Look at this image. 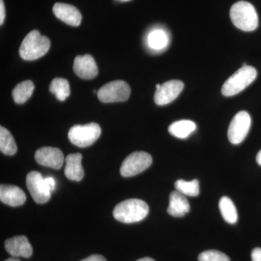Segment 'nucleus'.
<instances>
[{
	"instance_id": "obj_11",
	"label": "nucleus",
	"mask_w": 261,
	"mask_h": 261,
	"mask_svg": "<svg viewBox=\"0 0 261 261\" xmlns=\"http://www.w3.org/2000/svg\"><path fill=\"white\" fill-rule=\"evenodd\" d=\"M36 161L41 166L60 169L64 163V155L61 149L56 147H44L35 152Z\"/></svg>"
},
{
	"instance_id": "obj_9",
	"label": "nucleus",
	"mask_w": 261,
	"mask_h": 261,
	"mask_svg": "<svg viewBox=\"0 0 261 261\" xmlns=\"http://www.w3.org/2000/svg\"><path fill=\"white\" fill-rule=\"evenodd\" d=\"M27 186L37 203H46L50 200L51 190L40 173L37 171L29 173L27 176Z\"/></svg>"
},
{
	"instance_id": "obj_17",
	"label": "nucleus",
	"mask_w": 261,
	"mask_h": 261,
	"mask_svg": "<svg viewBox=\"0 0 261 261\" xmlns=\"http://www.w3.org/2000/svg\"><path fill=\"white\" fill-rule=\"evenodd\" d=\"M82 154H70L65 158V175L71 181H80L84 176L82 165Z\"/></svg>"
},
{
	"instance_id": "obj_22",
	"label": "nucleus",
	"mask_w": 261,
	"mask_h": 261,
	"mask_svg": "<svg viewBox=\"0 0 261 261\" xmlns=\"http://www.w3.org/2000/svg\"><path fill=\"white\" fill-rule=\"evenodd\" d=\"M49 92L56 96L60 101H65L70 94L69 83L68 80L62 78H56L51 81L49 87Z\"/></svg>"
},
{
	"instance_id": "obj_4",
	"label": "nucleus",
	"mask_w": 261,
	"mask_h": 261,
	"mask_svg": "<svg viewBox=\"0 0 261 261\" xmlns=\"http://www.w3.org/2000/svg\"><path fill=\"white\" fill-rule=\"evenodd\" d=\"M257 70L252 66H243L230 76L223 85L221 93L225 97L236 95L255 81Z\"/></svg>"
},
{
	"instance_id": "obj_5",
	"label": "nucleus",
	"mask_w": 261,
	"mask_h": 261,
	"mask_svg": "<svg viewBox=\"0 0 261 261\" xmlns=\"http://www.w3.org/2000/svg\"><path fill=\"white\" fill-rule=\"evenodd\" d=\"M101 135V128L97 123L75 125L68 132V139L72 144L80 147L93 145Z\"/></svg>"
},
{
	"instance_id": "obj_25",
	"label": "nucleus",
	"mask_w": 261,
	"mask_h": 261,
	"mask_svg": "<svg viewBox=\"0 0 261 261\" xmlns=\"http://www.w3.org/2000/svg\"><path fill=\"white\" fill-rule=\"evenodd\" d=\"M198 261H230V259L223 252L210 250L200 253L198 256Z\"/></svg>"
},
{
	"instance_id": "obj_10",
	"label": "nucleus",
	"mask_w": 261,
	"mask_h": 261,
	"mask_svg": "<svg viewBox=\"0 0 261 261\" xmlns=\"http://www.w3.org/2000/svg\"><path fill=\"white\" fill-rule=\"evenodd\" d=\"M185 84L181 81L170 80L165 82L160 89H156L154 95V102L158 106H166L173 102L183 90Z\"/></svg>"
},
{
	"instance_id": "obj_6",
	"label": "nucleus",
	"mask_w": 261,
	"mask_h": 261,
	"mask_svg": "<svg viewBox=\"0 0 261 261\" xmlns=\"http://www.w3.org/2000/svg\"><path fill=\"white\" fill-rule=\"evenodd\" d=\"M130 94L129 85L124 81L116 80L101 87L97 92V97L102 102H120L128 100Z\"/></svg>"
},
{
	"instance_id": "obj_28",
	"label": "nucleus",
	"mask_w": 261,
	"mask_h": 261,
	"mask_svg": "<svg viewBox=\"0 0 261 261\" xmlns=\"http://www.w3.org/2000/svg\"><path fill=\"white\" fill-rule=\"evenodd\" d=\"M44 180H45L46 184H47V187H49L51 192L54 191L56 186V182L54 178L49 176V177L44 178Z\"/></svg>"
},
{
	"instance_id": "obj_33",
	"label": "nucleus",
	"mask_w": 261,
	"mask_h": 261,
	"mask_svg": "<svg viewBox=\"0 0 261 261\" xmlns=\"http://www.w3.org/2000/svg\"><path fill=\"white\" fill-rule=\"evenodd\" d=\"M161 84H156V89H160V87H161Z\"/></svg>"
},
{
	"instance_id": "obj_13",
	"label": "nucleus",
	"mask_w": 261,
	"mask_h": 261,
	"mask_svg": "<svg viewBox=\"0 0 261 261\" xmlns=\"http://www.w3.org/2000/svg\"><path fill=\"white\" fill-rule=\"evenodd\" d=\"M5 250L13 257L29 258L33 254V247L25 236L8 239L5 243Z\"/></svg>"
},
{
	"instance_id": "obj_26",
	"label": "nucleus",
	"mask_w": 261,
	"mask_h": 261,
	"mask_svg": "<svg viewBox=\"0 0 261 261\" xmlns=\"http://www.w3.org/2000/svg\"><path fill=\"white\" fill-rule=\"evenodd\" d=\"M251 257L252 261H261V248L257 247L252 251Z\"/></svg>"
},
{
	"instance_id": "obj_30",
	"label": "nucleus",
	"mask_w": 261,
	"mask_h": 261,
	"mask_svg": "<svg viewBox=\"0 0 261 261\" xmlns=\"http://www.w3.org/2000/svg\"><path fill=\"white\" fill-rule=\"evenodd\" d=\"M256 161L258 165H260L261 166V149L259 151L258 153L257 154Z\"/></svg>"
},
{
	"instance_id": "obj_31",
	"label": "nucleus",
	"mask_w": 261,
	"mask_h": 261,
	"mask_svg": "<svg viewBox=\"0 0 261 261\" xmlns=\"http://www.w3.org/2000/svg\"><path fill=\"white\" fill-rule=\"evenodd\" d=\"M137 261H154L153 259L151 258V257H143V258H141L140 260Z\"/></svg>"
},
{
	"instance_id": "obj_34",
	"label": "nucleus",
	"mask_w": 261,
	"mask_h": 261,
	"mask_svg": "<svg viewBox=\"0 0 261 261\" xmlns=\"http://www.w3.org/2000/svg\"><path fill=\"white\" fill-rule=\"evenodd\" d=\"M125 1H128V0H125Z\"/></svg>"
},
{
	"instance_id": "obj_1",
	"label": "nucleus",
	"mask_w": 261,
	"mask_h": 261,
	"mask_svg": "<svg viewBox=\"0 0 261 261\" xmlns=\"http://www.w3.org/2000/svg\"><path fill=\"white\" fill-rule=\"evenodd\" d=\"M149 214V206L140 199H128L120 202L113 210V217L125 224L140 222Z\"/></svg>"
},
{
	"instance_id": "obj_19",
	"label": "nucleus",
	"mask_w": 261,
	"mask_h": 261,
	"mask_svg": "<svg viewBox=\"0 0 261 261\" xmlns=\"http://www.w3.org/2000/svg\"><path fill=\"white\" fill-rule=\"evenodd\" d=\"M219 209L224 221L228 224H236L238 219V211L233 201L229 197H221L219 201Z\"/></svg>"
},
{
	"instance_id": "obj_16",
	"label": "nucleus",
	"mask_w": 261,
	"mask_h": 261,
	"mask_svg": "<svg viewBox=\"0 0 261 261\" xmlns=\"http://www.w3.org/2000/svg\"><path fill=\"white\" fill-rule=\"evenodd\" d=\"M190 211V205L186 196L177 190L171 192L169 197V206L168 214L173 217H183Z\"/></svg>"
},
{
	"instance_id": "obj_7",
	"label": "nucleus",
	"mask_w": 261,
	"mask_h": 261,
	"mask_svg": "<svg viewBox=\"0 0 261 261\" xmlns=\"http://www.w3.org/2000/svg\"><path fill=\"white\" fill-rule=\"evenodd\" d=\"M152 156L146 152H135L122 163L120 172L123 177H132L145 171L152 165Z\"/></svg>"
},
{
	"instance_id": "obj_14",
	"label": "nucleus",
	"mask_w": 261,
	"mask_h": 261,
	"mask_svg": "<svg viewBox=\"0 0 261 261\" xmlns=\"http://www.w3.org/2000/svg\"><path fill=\"white\" fill-rule=\"evenodd\" d=\"M53 13L57 18L72 27H79L82 22L80 10L73 5L56 3L53 7Z\"/></svg>"
},
{
	"instance_id": "obj_29",
	"label": "nucleus",
	"mask_w": 261,
	"mask_h": 261,
	"mask_svg": "<svg viewBox=\"0 0 261 261\" xmlns=\"http://www.w3.org/2000/svg\"><path fill=\"white\" fill-rule=\"evenodd\" d=\"M5 18V8L4 2L3 0H0V25H3L4 23Z\"/></svg>"
},
{
	"instance_id": "obj_32",
	"label": "nucleus",
	"mask_w": 261,
	"mask_h": 261,
	"mask_svg": "<svg viewBox=\"0 0 261 261\" xmlns=\"http://www.w3.org/2000/svg\"><path fill=\"white\" fill-rule=\"evenodd\" d=\"M5 261H20V260H19V259L16 258V257H10V258L7 259V260Z\"/></svg>"
},
{
	"instance_id": "obj_20",
	"label": "nucleus",
	"mask_w": 261,
	"mask_h": 261,
	"mask_svg": "<svg viewBox=\"0 0 261 261\" xmlns=\"http://www.w3.org/2000/svg\"><path fill=\"white\" fill-rule=\"evenodd\" d=\"M34 84L32 81L27 80L20 82L13 90V97L17 104H23L32 97L34 92Z\"/></svg>"
},
{
	"instance_id": "obj_15",
	"label": "nucleus",
	"mask_w": 261,
	"mask_h": 261,
	"mask_svg": "<svg viewBox=\"0 0 261 261\" xmlns=\"http://www.w3.org/2000/svg\"><path fill=\"white\" fill-rule=\"evenodd\" d=\"M0 200L11 207L23 205L27 200L25 192L17 186L2 185L0 187Z\"/></svg>"
},
{
	"instance_id": "obj_21",
	"label": "nucleus",
	"mask_w": 261,
	"mask_h": 261,
	"mask_svg": "<svg viewBox=\"0 0 261 261\" xmlns=\"http://www.w3.org/2000/svg\"><path fill=\"white\" fill-rule=\"evenodd\" d=\"M17 145L11 133L5 128L0 127V150L6 155H13L17 152Z\"/></svg>"
},
{
	"instance_id": "obj_23",
	"label": "nucleus",
	"mask_w": 261,
	"mask_h": 261,
	"mask_svg": "<svg viewBox=\"0 0 261 261\" xmlns=\"http://www.w3.org/2000/svg\"><path fill=\"white\" fill-rule=\"evenodd\" d=\"M175 188L184 195L197 197L200 194V182L197 179L192 181L178 179L175 182Z\"/></svg>"
},
{
	"instance_id": "obj_8",
	"label": "nucleus",
	"mask_w": 261,
	"mask_h": 261,
	"mask_svg": "<svg viewBox=\"0 0 261 261\" xmlns=\"http://www.w3.org/2000/svg\"><path fill=\"white\" fill-rule=\"evenodd\" d=\"M251 126V117L246 111H240L233 117L228 129V138L233 145L242 143Z\"/></svg>"
},
{
	"instance_id": "obj_3",
	"label": "nucleus",
	"mask_w": 261,
	"mask_h": 261,
	"mask_svg": "<svg viewBox=\"0 0 261 261\" xmlns=\"http://www.w3.org/2000/svg\"><path fill=\"white\" fill-rule=\"evenodd\" d=\"M233 25L244 32H252L258 27V16L253 5L245 1L235 3L230 10Z\"/></svg>"
},
{
	"instance_id": "obj_24",
	"label": "nucleus",
	"mask_w": 261,
	"mask_h": 261,
	"mask_svg": "<svg viewBox=\"0 0 261 261\" xmlns=\"http://www.w3.org/2000/svg\"><path fill=\"white\" fill-rule=\"evenodd\" d=\"M168 38L167 34L163 31L154 30L149 34L147 37V43L149 47L152 49L160 50L166 47L168 44Z\"/></svg>"
},
{
	"instance_id": "obj_12",
	"label": "nucleus",
	"mask_w": 261,
	"mask_h": 261,
	"mask_svg": "<svg viewBox=\"0 0 261 261\" xmlns=\"http://www.w3.org/2000/svg\"><path fill=\"white\" fill-rule=\"evenodd\" d=\"M73 70L79 77L85 80H93L98 74L97 64L90 55L77 56L73 63Z\"/></svg>"
},
{
	"instance_id": "obj_18",
	"label": "nucleus",
	"mask_w": 261,
	"mask_h": 261,
	"mask_svg": "<svg viewBox=\"0 0 261 261\" xmlns=\"http://www.w3.org/2000/svg\"><path fill=\"white\" fill-rule=\"evenodd\" d=\"M197 128L195 122L190 120L175 121L168 127V132L178 139H186Z\"/></svg>"
},
{
	"instance_id": "obj_27",
	"label": "nucleus",
	"mask_w": 261,
	"mask_h": 261,
	"mask_svg": "<svg viewBox=\"0 0 261 261\" xmlns=\"http://www.w3.org/2000/svg\"><path fill=\"white\" fill-rule=\"evenodd\" d=\"M80 261H107L106 257L101 255H92Z\"/></svg>"
},
{
	"instance_id": "obj_2",
	"label": "nucleus",
	"mask_w": 261,
	"mask_h": 261,
	"mask_svg": "<svg viewBox=\"0 0 261 261\" xmlns=\"http://www.w3.org/2000/svg\"><path fill=\"white\" fill-rule=\"evenodd\" d=\"M50 48V41L41 35L37 30L32 31L24 38L19 49L20 56L25 61H34L44 56Z\"/></svg>"
}]
</instances>
